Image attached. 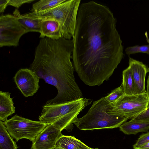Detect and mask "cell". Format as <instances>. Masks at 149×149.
<instances>
[{
	"mask_svg": "<svg viewBox=\"0 0 149 149\" xmlns=\"http://www.w3.org/2000/svg\"><path fill=\"white\" fill-rule=\"evenodd\" d=\"M26 33L24 28L13 15L0 16V47L17 46L22 36Z\"/></svg>",
	"mask_w": 149,
	"mask_h": 149,
	"instance_id": "8",
	"label": "cell"
},
{
	"mask_svg": "<svg viewBox=\"0 0 149 149\" xmlns=\"http://www.w3.org/2000/svg\"><path fill=\"white\" fill-rule=\"evenodd\" d=\"M104 97L94 101L87 113L78 118L74 124L81 130L113 129L119 127L128 120L122 116L106 112L107 104Z\"/></svg>",
	"mask_w": 149,
	"mask_h": 149,
	"instance_id": "5",
	"label": "cell"
},
{
	"mask_svg": "<svg viewBox=\"0 0 149 149\" xmlns=\"http://www.w3.org/2000/svg\"><path fill=\"white\" fill-rule=\"evenodd\" d=\"M66 0H40L33 4L31 11L38 12L45 11L64 2Z\"/></svg>",
	"mask_w": 149,
	"mask_h": 149,
	"instance_id": "19",
	"label": "cell"
},
{
	"mask_svg": "<svg viewBox=\"0 0 149 149\" xmlns=\"http://www.w3.org/2000/svg\"><path fill=\"white\" fill-rule=\"evenodd\" d=\"M40 28V38H44L46 37L57 40L62 37L61 26L59 22L56 20H41Z\"/></svg>",
	"mask_w": 149,
	"mask_h": 149,
	"instance_id": "12",
	"label": "cell"
},
{
	"mask_svg": "<svg viewBox=\"0 0 149 149\" xmlns=\"http://www.w3.org/2000/svg\"><path fill=\"white\" fill-rule=\"evenodd\" d=\"M119 127L120 130L125 134L135 135L149 130V123L135 122L130 120L124 123Z\"/></svg>",
	"mask_w": 149,
	"mask_h": 149,
	"instance_id": "16",
	"label": "cell"
},
{
	"mask_svg": "<svg viewBox=\"0 0 149 149\" xmlns=\"http://www.w3.org/2000/svg\"><path fill=\"white\" fill-rule=\"evenodd\" d=\"M4 123L8 132L16 141L26 139L33 142L47 125L40 121L31 120L17 114L7 120Z\"/></svg>",
	"mask_w": 149,
	"mask_h": 149,
	"instance_id": "7",
	"label": "cell"
},
{
	"mask_svg": "<svg viewBox=\"0 0 149 149\" xmlns=\"http://www.w3.org/2000/svg\"><path fill=\"white\" fill-rule=\"evenodd\" d=\"M116 23L107 6L93 1L80 4L72 58L76 71L87 85L100 86L109 80L123 58Z\"/></svg>",
	"mask_w": 149,
	"mask_h": 149,
	"instance_id": "1",
	"label": "cell"
},
{
	"mask_svg": "<svg viewBox=\"0 0 149 149\" xmlns=\"http://www.w3.org/2000/svg\"><path fill=\"white\" fill-rule=\"evenodd\" d=\"M92 100L84 97L66 103L48 105L42 108L38 118L47 124H52L62 131H71L79 113L91 104Z\"/></svg>",
	"mask_w": 149,
	"mask_h": 149,
	"instance_id": "3",
	"label": "cell"
},
{
	"mask_svg": "<svg viewBox=\"0 0 149 149\" xmlns=\"http://www.w3.org/2000/svg\"><path fill=\"white\" fill-rule=\"evenodd\" d=\"M124 94L122 84L112 90L111 92L104 97L105 100L109 104L111 103L122 96Z\"/></svg>",
	"mask_w": 149,
	"mask_h": 149,
	"instance_id": "20",
	"label": "cell"
},
{
	"mask_svg": "<svg viewBox=\"0 0 149 149\" xmlns=\"http://www.w3.org/2000/svg\"><path fill=\"white\" fill-rule=\"evenodd\" d=\"M72 40L42 38L36 47L30 69L46 83L54 86L58 93L48 105L61 104L79 99L83 94L76 83L71 61Z\"/></svg>",
	"mask_w": 149,
	"mask_h": 149,
	"instance_id": "2",
	"label": "cell"
},
{
	"mask_svg": "<svg viewBox=\"0 0 149 149\" xmlns=\"http://www.w3.org/2000/svg\"><path fill=\"white\" fill-rule=\"evenodd\" d=\"M0 149H17L16 142L8 132L4 122L0 120Z\"/></svg>",
	"mask_w": 149,
	"mask_h": 149,
	"instance_id": "17",
	"label": "cell"
},
{
	"mask_svg": "<svg viewBox=\"0 0 149 149\" xmlns=\"http://www.w3.org/2000/svg\"><path fill=\"white\" fill-rule=\"evenodd\" d=\"M126 54L129 56L131 54L138 53H143L149 55V44L142 46L135 45L127 47L125 50Z\"/></svg>",
	"mask_w": 149,
	"mask_h": 149,
	"instance_id": "21",
	"label": "cell"
},
{
	"mask_svg": "<svg viewBox=\"0 0 149 149\" xmlns=\"http://www.w3.org/2000/svg\"><path fill=\"white\" fill-rule=\"evenodd\" d=\"M61 131L52 124L47 125L33 142L31 149H54L58 139L63 134Z\"/></svg>",
	"mask_w": 149,
	"mask_h": 149,
	"instance_id": "10",
	"label": "cell"
},
{
	"mask_svg": "<svg viewBox=\"0 0 149 149\" xmlns=\"http://www.w3.org/2000/svg\"><path fill=\"white\" fill-rule=\"evenodd\" d=\"M129 66L133 78L137 94L146 93L145 86L148 68L142 62L129 57Z\"/></svg>",
	"mask_w": 149,
	"mask_h": 149,
	"instance_id": "11",
	"label": "cell"
},
{
	"mask_svg": "<svg viewBox=\"0 0 149 149\" xmlns=\"http://www.w3.org/2000/svg\"><path fill=\"white\" fill-rule=\"evenodd\" d=\"M81 0H66L48 10L24 14L26 17L40 20L53 19L58 22L61 28L62 37L68 40L74 34Z\"/></svg>",
	"mask_w": 149,
	"mask_h": 149,
	"instance_id": "4",
	"label": "cell"
},
{
	"mask_svg": "<svg viewBox=\"0 0 149 149\" xmlns=\"http://www.w3.org/2000/svg\"><path fill=\"white\" fill-rule=\"evenodd\" d=\"M149 142V132L141 135L136 143L132 146L133 149L139 148Z\"/></svg>",
	"mask_w": 149,
	"mask_h": 149,
	"instance_id": "23",
	"label": "cell"
},
{
	"mask_svg": "<svg viewBox=\"0 0 149 149\" xmlns=\"http://www.w3.org/2000/svg\"><path fill=\"white\" fill-rule=\"evenodd\" d=\"M54 149H62L60 148H58V147H56L54 148Z\"/></svg>",
	"mask_w": 149,
	"mask_h": 149,
	"instance_id": "28",
	"label": "cell"
},
{
	"mask_svg": "<svg viewBox=\"0 0 149 149\" xmlns=\"http://www.w3.org/2000/svg\"><path fill=\"white\" fill-rule=\"evenodd\" d=\"M130 120L135 122L149 123V107L145 111Z\"/></svg>",
	"mask_w": 149,
	"mask_h": 149,
	"instance_id": "22",
	"label": "cell"
},
{
	"mask_svg": "<svg viewBox=\"0 0 149 149\" xmlns=\"http://www.w3.org/2000/svg\"><path fill=\"white\" fill-rule=\"evenodd\" d=\"M9 0H0V13L4 12L5 10L8 6Z\"/></svg>",
	"mask_w": 149,
	"mask_h": 149,
	"instance_id": "25",
	"label": "cell"
},
{
	"mask_svg": "<svg viewBox=\"0 0 149 149\" xmlns=\"http://www.w3.org/2000/svg\"><path fill=\"white\" fill-rule=\"evenodd\" d=\"M10 94L8 92L0 91V120L3 122L15 111V107Z\"/></svg>",
	"mask_w": 149,
	"mask_h": 149,
	"instance_id": "13",
	"label": "cell"
},
{
	"mask_svg": "<svg viewBox=\"0 0 149 149\" xmlns=\"http://www.w3.org/2000/svg\"><path fill=\"white\" fill-rule=\"evenodd\" d=\"M122 84L124 93L129 95L137 94L134 81L128 67L122 73Z\"/></svg>",
	"mask_w": 149,
	"mask_h": 149,
	"instance_id": "18",
	"label": "cell"
},
{
	"mask_svg": "<svg viewBox=\"0 0 149 149\" xmlns=\"http://www.w3.org/2000/svg\"><path fill=\"white\" fill-rule=\"evenodd\" d=\"M134 149H149V142L139 148Z\"/></svg>",
	"mask_w": 149,
	"mask_h": 149,
	"instance_id": "26",
	"label": "cell"
},
{
	"mask_svg": "<svg viewBox=\"0 0 149 149\" xmlns=\"http://www.w3.org/2000/svg\"><path fill=\"white\" fill-rule=\"evenodd\" d=\"M148 72H149V68H148ZM147 90L146 93L149 99V74L147 80Z\"/></svg>",
	"mask_w": 149,
	"mask_h": 149,
	"instance_id": "27",
	"label": "cell"
},
{
	"mask_svg": "<svg viewBox=\"0 0 149 149\" xmlns=\"http://www.w3.org/2000/svg\"><path fill=\"white\" fill-rule=\"evenodd\" d=\"M20 24L24 28L26 33L36 32H41L40 22L41 20L31 19L25 17L21 14L18 9H15L13 13Z\"/></svg>",
	"mask_w": 149,
	"mask_h": 149,
	"instance_id": "15",
	"label": "cell"
},
{
	"mask_svg": "<svg viewBox=\"0 0 149 149\" xmlns=\"http://www.w3.org/2000/svg\"><path fill=\"white\" fill-rule=\"evenodd\" d=\"M56 147L62 149H93L87 146L74 136L63 135L57 140Z\"/></svg>",
	"mask_w": 149,
	"mask_h": 149,
	"instance_id": "14",
	"label": "cell"
},
{
	"mask_svg": "<svg viewBox=\"0 0 149 149\" xmlns=\"http://www.w3.org/2000/svg\"><path fill=\"white\" fill-rule=\"evenodd\" d=\"M40 79L35 72L27 68L20 69L13 77L17 88L26 97L31 96L37 92Z\"/></svg>",
	"mask_w": 149,
	"mask_h": 149,
	"instance_id": "9",
	"label": "cell"
},
{
	"mask_svg": "<svg viewBox=\"0 0 149 149\" xmlns=\"http://www.w3.org/2000/svg\"><path fill=\"white\" fill-rule=\"evenodd\" d=\"M35 0H9L8 5L11 6L18 9L23 4L31 3Z\"/></svg>",
	"mask_w": 149,
	"mask_h": 149,
	"instance_id": "24",
	"label": "cell"
},
{
	"mask_svg": "<svg viewBox=\"0 0 149 149\" xmlns=\"http://www.w3.org/2000/svg\"><path fill=\"white\" fill-rule=\"evenodd\" d=\"M149 106L146 93L129 95L124 94L114 102L107 104L106 112L133 118L145 111Z\"/></svg>",
	"mask_w": 149,
	"mask_h": 149,
	"instance_id": "6",
	"label": "cell"
},
{
	"mask_svg": "<svg viewBox=\"0 0 149 149\" xmlns=\"http://www.w3.org/2000/svg\"><path fill=\"white\" fill-rule=\"evenodd\" d=\"M93 149H99L98 148H93Z\"/></svg>",
	"mask_w": 149,
	"mask_h": 149,
	"instance_id": "29",
	"label": "cell"
}]
</instances>
